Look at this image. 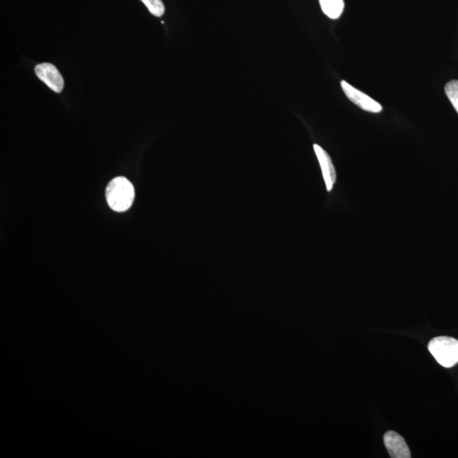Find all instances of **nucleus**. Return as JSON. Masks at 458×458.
<instances>
[{"mask_svg":"<svg viewBox=\"0 0 458 458\" xmlns=\"http://www.w3.org/2000/svg\"><path fill=\"white\" fill-rule=\"evenodd\" d=\"M105 195L108 205L113 211L124 213L130 209L134 203V188L126 177H116L109 182Z\"/></svg>","mask_w":458,"mask_h":458,"instance_id":"nucleus-1","label":"nucleus"},{"mask_svg":"<svg viewBox=\"0 0 458 458\" xmlns=\"http://www.w3.org/2000/svg\"><path fill=\"white\" fill-rule=\"evenodd\" d=\"M429 351L444 368H452L458 363V340L450 337H437L430 340Z\"/></svg>","mask_w":458,"mask_h":458,"instance_id":"nucleus-2","label":"nucleus"},{"mask_svg":"<svg viewBox=\"0 0 458 458\" xmlns=\"http://www.w3.org/2000/svg\"><path fill=\"white\" fill-rule=\"evenodd\" d=\"M344 93L351 102H353L358 107L364 109L366 112L373 113H380L382 112V107L373 98L367 96L366 94L362 93V91L354 88L346 81L340 82Z\"/></svg>","mask_w":458,"mask_h":458,"instance_id":"nucleus-3","label":"nucleus"},{"mask_svg":"<svg viewBox=\"0 0 458 458\" xmlns=\"http://www.w3.org/2000/svg\"><path fill=\"white\" fill-rule=\"evenodd\" d=\"M35 73L40 80L55 93L64 89V79L58 68L49 63H42L35 67Z\"/></svg>","mask_w":458,"mask_h":458,"instance_id":"nucleus-4","label":"nucleus"},{"mask_svg":"<svg viewBox=\"0 0 458 458\" xmlns=\"http://www.w3.org/2000/svg\"><path fill=\"white\" fill-rule=\"evenodd\" d=\"M384 442L389 455L393 458H410L409 448L401 435L395 431H388L385 434Z\"/></svg>","mask_w":458,"mask_h":458,"instance_id":"nucleus-5","label":"nucleus"},{"mask_svg":"<svg viewBox=\"0 0 458 458\" xmlns=\"http://www.w3.org/2000/svg\"><path fill=\"white\" fill-rule=\"evenodd\" d=\"M313 148L317 160L319 161L325 184H326L327 191H331L336 182L335 166L333 164L331 157H329V155L323 149V148L317 145H314Z\"/></svg>","mask_w":458,"mask_h":458,"instance_id":"nucleus-6","label":"nucleus"},{"mask_svg":"<svg viewBox=\"0 0 458 458\" xmlns=\"http://www.w3.org/2000/svg\"><path fill=\"white\" fill-rule=\"evenodd\" d=\"M322 10L333 20L342 16L344 8V0H319Z\"/></svg>","mask_w":458,"mask_h":458,"instance_id":"nucleus-7","label":"nucleus"},{"mask_svg":"<svg viewBox=\"0 0 458 458\" xmlns=\"http://www.w3.org/2000/svg\"><path fill=\"white\" fill-rule=\"evenodd\" d=\"M445 92L458 114V80H452L446 83Z\"/></svg>","mask_w":458,"mask_h":458,"instance_id":"nucleus-8","label":"nucleus"},{"mask_svg":"<svg viewBox=\"0 0 458 458\" xmlns=\"http://www.w3.org/2000/svg\"><path fill=\"white\" fill-rule=\"evenodd\" d=\"M145 3L150 12L155 17H160L164 16L165 12V6L162 0H141Z\"/></svg>","mask_w":458,"mask_h":458,"instance_id":"nucleus-9","label":"nucleus"}]
</instances>
